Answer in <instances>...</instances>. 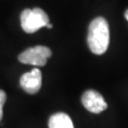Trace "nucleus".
<instances>
[{
	"mask_svg": "<svg viewBox=\"0 0 128 128\" xmlns=\"http://www.w3.org/2000/svg\"><path fill=\"white\" fill-rule=\"evenodd\" d=\"M109 26L104 17L95 18L88 28L87 43L90 50L97 55L104 54L109 46Z\"/></svg>",
	"mask_w": 128,
	"mask_h": 128,
	"instance_id": "nucleus-1",
	"label": "nucleus"
},
{
	"mask_svg": "<svg viewBox=\"0 0 128 128\" xmlns=\"http://www.w3.org/2000/svg\"><path fill=\"white\" fill-rule=\"evenodd\" d=\"M20 20L23 30L27 33H34L50 24V18L48 14L39 8L25 10L21 14Z\"/></svg>",
	"mask_w": 128,
	"mask_h": 128,
	"instance_id": "nucleus-2",
	"label": "nucleus"
},
{
	"mask_svg": "<svg viewBox=\"0 0 128 128\" xmlns=\"http://www.w3.org/2000/svg\"><path fill=\"white\" fill-rule=\"evenodd\" d=\"M51 57V50L43 46H37L28 48L18 56V60L26 64H32L34 66H44L46 61Z\"/></svg>",
	"mask_w": 128,
	"mask_h": 128,
	"instance_id": "nucleus-3",
	"label": "nucleus"
},
{
	"mask_svg": "<svg viewBox=\"0 0 128 128\" xmlns=\"http://www.w3.org/2000/svg\"><path fill=\"white\" fill-rule=\"evenodd\" d=\"M82 102L84 108L94 114H99L107 108V104L104 97L95 90H87L82 97Z\"/></svg>",
	"mask_w": 128,
	"mask_h": 128,
	"instance_id": "nucleus-4",
	"label": "nucleus"
},
{
	"mask_svg": "<svg viewBox=\"0 0 128 128\" xmlns=\"http://www.w3.org/2000/svg\"><path fill=\"white\" fill-rule=\"evenodd\" d=\"M20 86L28 94H36L42 86V73L38 68L25 73L20 79Z\"/></svg>",
	"mask_w": 128,
	"mask_h": 128,
	"instance_id": "nucleus-5",
	"label": "nucleus"
},
{
	"mask_svg": "<svg viewBox=\"0 0 128 128\" xmlns=\"http://www.w3.org/2000/svg\"><path fill=\"white\" fill-rule=\"evenodd\" d=\"M50 128H74L73 122L68 115L66 113H57L52 115L48 120Z\"/></svg>",
	"mask_w": 128,
	"mask_h": 128,
	"instance_id": "nucleus-6",
	"label": "nucleus"
},
{
	"mask_svg": "<svg viewBox=\"0 0 128 128\" xmlns=\"http://www.w3.org/2000/svg\"><path fill=\"white\" fill-rule=\"evenodd\" d=\"M6 100H7V95L5 91L0 90V120L3 118V106L6 102Z\"/></svg>",
	"mask_w": 128,
	"mask_h": 128,
	"instance_id": "nucleus-7",
	"label": "nucleus"
},
{
	"mask_svg": "<svg viewBox=\"0 0 128 128\" xmlns=\"http://www.w3.org/2000/svg\"><path fill=\"white\" fill-rule=\"evenodd\" d=\"M124 16H125V18L128 20V10H126V12H125V14H124Z\"/></svg>",
	"mask_w": 128,
	"mask_h": 128,
	"instance_id": "nucleus-8",
	"label": "nucleus"
},
{
	"mask_svg": "<svg viewBox=\"0 0 128 128\" xmlns=\"http://www.w3.org/2000/svg\"><path fill=\"white\" fill-rule=\"evenodd\" d=\"M46 28H52V25H51V24H48V25H46Z\"/></svg>",
	"mask_w": 128,
	"mask_h": 128,
	"instance_id": "nucleus-9",
	"label": "nucleus"
}]
</instances>
